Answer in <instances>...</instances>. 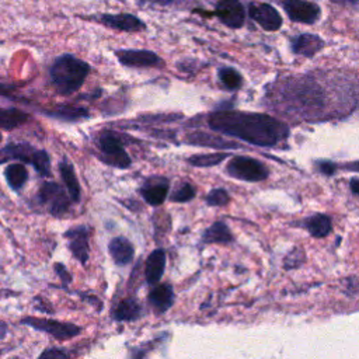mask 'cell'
Here are the masks:
<instances>
[{"mask_svg": "<svg viewBox=\"0 0 359 359\" xmlns=\"http://www.w3.org/2000/svg\"><path fill=\"white\" fill-rule=\"evenodd\" d=\"M53 268H55V272H56V275L60 278V280H62L63 285H69V283L72 282V275L67 272V269L65 268L63 264L57 262V264H55Z\"/></svg>", "mask_w": 359, "mask_h": 359, "instance_id": "obj_32", "label": "cell"}, {"mask_svg": "<svg viewBox=\"0 0 359 359\" xmlns=\"http://www.w3.org/2000/svg\"><path fill=\"white\" fill-rule=\"evenodd\" d=\"M39 203L48 206V210L53 216H62L69 210L70 198L65 189L53 181H45L38 189Z\"/></svg>", "mask_w": 359, "mask_h": 359, "instance_id": "obj_6", "label": "cell"}, {"mask_svg": "<svg viewBox=\"0 0 359 359\" xmlns=\"http://www.w3.org/2000/svg\"><path fill=\"white\" fill-rule=\"evenodd\" d=\"M4 177L8 187L14 191H20L28 180V170L22 163H13L8 164L4 170Z\"/></svg>", "mask_w": 359, "mask_h": 359, "instance_id": "obj_22", "label": "cell"}, {"mask_svg": "<svg viewBox=\"0 0 359 359\" xmlns=\"http://www.w3.org/2000/svg\"><path fill=\"white\" fill-rule=\"evenodd\" d=\"M325 46L321 36L316 34H300L292 39V52L304 57H311Z\"/></svg>", "mask_w": 359, "mask_h": 359, "instance_id": "obj_13", "label": "cell"}, {"mask_svg": "<svg viewBox=\"0 0 359 359\" xmlns=\"http://www.w3.org/2000/svg\"><path fill=\"white\" fill-rule=\"evenodd\" d=\"M219 79L229 90H238L243 84L241 74L233 67H222L219 70Z\"/></svg>", "mask_w": 359, "mask_h": 359, "instance_id": "obj_28", "label": "cell"}, {"mask_svg": "<svg viewBox=\"0 0 359 359\" xmlns=\"http://www.w3.org/2000/svg\"><path fill=\"white\" fill-rule=\"evenodd\" d=\"M115 56L121 65L128 67H160L164 65L157 53L147 49H118Z\"/></svg>", "mask_w": 359, "mask_h": 359, "instance_id": "obj_7", "label": "cell"}, {"mask_svg": "<svg viewBox=\"0 0 359 359\" xmlns=\"http://www.w3.org/2000/svg\"><path fill=\"white\" fill-rule=\"evenodd\" d=\"M108 252L116 265H126L133 259L135 248L126 237L118 236L109 241Z\"/></svg>", "mask_w": 359, "mask_h": 359, "instance_id": "obj_15", "label": "cell"}, {"mask_svg": "<svg viewBox=\"0 0 359 359\" xmlns=\"http://www.w3.org/2000/svg\"><path fill=\"white\" fill-rule=\"evenodd\" d=\"M306 229L311 237L321 238L331 233V219L324 213H316L306 220Z\"/></svg>", "mask_w": 359, "mask_h": 359, "instance_id": "obj_25", "label": "cell"}, {"mask_svg": "<svg viewBox=\"0 0 359 359\" xmlns=\"http://www.w3.org/2000/svg\"><path fill=\"white\" fill-rule=\"evenodd\" d=\"M188 142H192L195 144H202V146H208V147H238L237 143L224 140L219 136H212L208 133H194Z\"/></svg>", "mask_w": 359, "mask_h": 359, "instance_id": "obj_26", "label": "cell"}, {"mask_svg": "<svg viewBox=\"0 0 359 359\" xmlns=\"http://www.w3.org/2000/svg\"><path fill=\"white\" fill-rule=\"evenodd\" d=\"M7 331H8V327H7V324H6L4 321H1V320H0V339H3V338L6 337Z\"/></svg>", "mask_w": 359, "mask_h": 359, "instance_id": "obj_38", "label": "cell"}, {"mask_svg": "<svg viewBox=\"0 0 359 359\" xmlns=\"http://www.w3.org/2000/svg\"><path fill=\"white\" fill-rule=\"evenodd\" d=\"M59 172L62 175V180L66 185V189H67V195L70 198L72 202L77 203L80 202V198H81V191H80V184L77 181V177H76V172H74V168L73 165L65 158L59 163Z\"/></svg>", "mask_w": 359, "mask_h": 359, "instance_id": "obj_18", "label": "cell"}, {"mask_svg": "<svg viewBox=\"0 0 359 359\" xmlns=\"http://www.w3.org/2000/svg\"><path fill=\"white\" fill-rule=\"evenodd\" d=\"M230 201V195L224 188L212 189L206 196V203L209 206H224Z\"/></svg>", "mask_w": 359, "mask_h": 359, "instance_id": "obj_30", "label": "cell"}, {"mask_svg": "<svg viewBox=\"0 0 359 359\" xmlns=\"http://www.w3.org/2000/svg\"><path fill=\"white\" fill-rule=\"evenodd\" d=\"M303 261H304V252L300 248H294L293 251H290L286 255V258L283 261V266L286 269H293V268L300 266Z\"/></svg>", "mask_w": 359, "mask_h": 359, "instance_id": "obj_31", "label": "cell"}, {"mask_svg": "<svg viewBox=\"0 0 359 359\" xmlns=\"http://www.w3.org/2000/svg\"><path fill=\"white\" fill-rule=\"evenodd\" d=\"M38 149L31 146L29 143H8L4 149L0 150V163L7 160H21L22 163H28L32 165L34 158L36 156Z\"/></svg>", "mask_w": 359, "mask_h": 359, "instance_id": "obj_14", "label": "cell"}, {"mask_svg": "<svg viewBox=\"0 0 359 359\" xmlns=\"http://www.w3.org/2000/svg\"><path fill=\"white\" fill-rule=\"evenodd\" d=\"M88 73L90 65L73 55L59 56L49 70L52 84L62 95H70L80 90Z\"/></svg>", "mask_w": 359, "mask_h": 359, "instance_id": "obj_2", "label": "cell"}, {"mask_svg": "<svg viewBox=\"0 0 359 359\" xmlns=\"http://www.w3.org/2000/svg\"><path fill=\"white\" fill-rule=\"evenodd\" d=\"M283 10L287 17L294 22L314 24L321 15L318 4L307 0H283Z\"/></svg>", "mask_w": 359, "mask_h": 359, "instance_id": "obj_8", "label": "cell"}, {"mask_svg": "<svg viewBox=\"0 0 359 359\" xmlns=\"http://www.w3.org/2000/svg\"><path fill=\"white\" fill-rule=\"evenodd\" d=\"M358 182H359V180L356 178V177H353L352 180H351V191H352V194L353 195H356L358 194Z\"/></svg>", "mask_w": 359, "mask_h": 359, "instance_id": "obj_37", "label": "cell"}, {"mask_svg": "<svg viewBox=\"0 0 359 359\" xmlns=\"http://www.w3.org/2000/svg\"><path fill=\"white\" fill-rule=\"evenodd\" d=\"M194 198H195V188L189 182H181L170 196L172 202H180V203L188 202Z\"/></svg>", "mask_w": 359, "mask_h": 359, "instance_id": "obj_29", "label": "cell"}, {"mask_svg": "<svg viewBox=\"0 0 359 359\" xmlns=\"http://www.w3.org/2000/svg\"><path fill=\"white\" fill-rule=\"evenodd\" d=\"M65 237L69 240V250L74 258L86 265L88 259V227L76 226L65 233Z\"/></svg>", "mask_w": 359, "mask_h": 359, "instance_id": "obj_12", "label": "cell"}, {"mask_svg": "<svg viewBox=\"0 0 359 359\" xmlns=\"http://www.w3.org/2000/svg\"><path fill=\"white\" fill-rule=\"evenodd\" d=\"M334 4H342V6H352L356 7L358 6V0H331Z\"/></svg>", "mask_w": 359, "mask_h": 359, "instance_id": "obj_35", "label": "cell"}, {"mask_svg": "<svg viewBox=\"0 0 359 359\" xmlns=\"http://www.w3.org/2000/svg\"><path fill=\"white\" fill-rule=\"evenodd\" d=\"M208 125L215 132L262 147L275 146L289 135V128L283 122L258 112L217 111L209 115Z\"/></svg>", "mask_w": 359, "mask_h": 359, "instance_id": "obj_1", "label": "cell"}, {"mask_svg": "<svg viewBox=\"0 0 359 359\" xmlns=\"http://www.w3.org/2000/svg\"><path fill=\"white\" fill-rule=\"evenodd\" d=\"M248 14L265 31H278L283 22L278 10L268 3L252 1L248 6Z\"/></svg>", "mask_w": 359, "mask_h": 359, "instance_id": "obj_9", "label": "cell"}, {"mask_svg": "<svg viewBox=\"0 0 359 359\" xmlns=\"http://www.w3.org/2000/svg\"><path fill=\"white\" fill-rule=\"evenodd\" d=\"M98 149L101 150V160L118 168H128L132 163L129 154L123 147L121 136L112 130H102L98 135Z\"/></svg>", "mask_w": 359, "mask_h": 359, "instance_id": "obj_3", "label": "cell"}, {"mask_svg": "<svg viewBox=\"0 0 359 359\" xmlns=\"http://www.w3.org/2000/svg\"><path fill=\"white\" fill-rule=\"evenodd\" d=\"M142 316V306L133 297H126L121 300L112 310V317L115 321H135Z\"/></svg>", "mask_w": 359, "mask_h": 359, "instance_id": "obj_19", "label": "cell"}, {"mask_svg": "<svg viewBox=\"0 0 359 359\" xmlns=\"http://www.w3.org/2000/svg\"><path fill=\"white\" fill-rule=\"evenodd\" d=\"M202 241L205 244H230L234 237L224 222H215L203 231Z\"/></svg>", "mask_w": 359, "mask_h": 359, "instance_id": "obj_20", "label": "cell"}, {"mask_svg": "<svg viewBox=\"0 0 359 359\" xmlns=\"http://www.w3.org/2000/svg\"><path fill=\"white\" fill-rule=\"evenodd\" d=\"M215 15L229 28H241L245 21V8L240 0H219Z\"/></svg>", "mask_w": 359, "mask_h": 359, "instance_id": "obj_10", "label": "cell"}, {"mask_svg": "<svg viewBox=\"0 0 359 359\" xmlns=\"http://www.w3.org/2000/svg\"><path fill=\"white\" fill-rule=\"evenodd\" d=\"M49 116L67 121V122H74L80 121L84 118H88V111L84 107H77V105H57L55 109H50L46 112Z\"/></svg>", "mask_w": 359, "mask_h": 359, "instance_id": "obj_24", "label": "cell"}, {"mask_svg": "<svg viewBox=\"0 0 359 359\" xmlns=\"http://www.w3.org/2000/svg\"><path fill=\"white\" fill-rule=\"evenodd\" d=\"M21 324L28 325L36 331L46 332L56 339L65 341L73 337H77L81 332V328L72 323H62L52 318H38V317H25L21 320Z\"/></svg>", "mask_w": 359, "mask_h": 359, "instance_id": "obj_5", "label": "cell"}, {"mask_svg": "<svg viewBox=\"0 0 359 359\" xmlns=\"http://www.w3.org/2000/svg\"><path fill=\"white\" fill-rule=\"evenodd\" d=\"M39 356L41 358H69V353L60 348H49L43 351Z\"/></svg>", "mask_w": 359, "mask_h": 359, "instance_id": "obj_33", "label": "cell"}, {"mask_svg": "<svg viewBox=\"0 0 359 359\" xmlns=\"http://www.w3.org/2000/svg\"><path fill=\"white\" fill-rule=\"evenodd\" d=\"M165 269V252L164 250H154L146 259L144 265V278L149 285L157 283Z\"/></svg>", "mask_w": 359, "mask_h": 359, "instance_id": "obj_16", "label": "cell"}, {"mask_svg": "<svg viewBox=\"0 0 359 359\" xmlns=\"http://www.w3.org/2000/svg\"><path fill=\"white\" fill-rule=\"evenodd\" d=\"M1 139H3V136H1V132H0V142H1Z\"/></svg>", "mask_w": 359, "mask_h": 359, "instance_id": "obj_39", "label": "cell"}, {"mask_svg": "<svg viewBox=\"0 0 359 359\" xmlns=\"http://www.w3.org/2000/svg\"><path fill=\"white\" fill-rule=\"evenodd\" d=\"M146 3H151V4H158V6H168L171 4L174 0H142Z\"/></svg>", "mask_w": 359, "mask_h": 359, "instance_id": "obj_36", "label": "cell"}, {"mask_svg": "<svg viewBox=\"0 0 359 359\" xmlns=\"http://www.w3.org/2000/svg\"><path fill=\"white\" fill-rule=\"evenodd\" d=\"M29 115L18 108H0V128L6 130L15 129L24 125Z\"/></svg>", "mask_w": 359, "mask_h": 359, "instance_id": "obj_23", "label": "cell"}, {"mask_svg": "<svg viewBox=\"0 0 359 359\" xmlns=\"http://www.w3.org/2000/svg\"><path fill=\"white\" fill-rule=\"evenodd\" d=\"M149 302L153 306V309L161 314L164 311H167L172 303H174V290L172 286L168 283H163V285H157L156 287L151 289V292L149 293Z\"/></svg>", "mask_w": 359, "mask_h": 359, "instance_id": "obj_17", "label": "cell"}, {"mask_svg": "<svg viewBox=\"0 0 359 359\" xmlns=\"http://www.w3.org/2000/svg\"><path fill=\"white\" fill-rule=\"evenodd\" d=\"M226 171L233 178L248 182L264 181L269 175V171L261 161L245 156L231 157L226 165Z\"/></svg>", "mask_w": 359, "mask_h": 359, "instance_id": "obj_4", "label": "cell"}, {"mask_svg": "<svg viewBox=\"0 0 359 359\" xmlns=\"http://www.w3.org/2000/svg\"><path fill=\"white\" fill-rule=\"evenodd\" d=\"M226 157H230L226 153H210V154H195L187 158V163L194 167H213L224 161Z\"/></svg>", "mask_w": 359, "mask_h": 359, "instance_id": "obj_27", "label": "cell"}, {"mask_svg": "<svg viewBox=\"0 0 359 359\" xmlns=\"http://www.w3.org/2000/svg\"><path fill=\"white\" fill-rule=\"evenodd\" d=\"M95 20L108 28L125 32H139L146 29V24L137 15L129 13L100 14L95 17Z\"/></svg>", "mask_w": 359, "mask_h": 359, "instance_id": "obj_11", "label": "cell"}, {"mask_svg": "<svg viewBox=\"0 0 359 359\" xmlns=\"http://www.w3.org/2000/svg\"><path fill=\"white\" fill-rule=\"evenodd\" d=\"M318 170L325 175H332L337 171V164L331 161H318Z\"/></svg>", "mask_w": 359, "mask_h": 359, "instance_id": "obj_34", "label": "cell"}, {"mask_svg": "<svg viewBox=\"0 0 359 359\" xmlns=\"http://www.w3.org/2000/svg\"><path fill=\"white\" fill-rule=\"evenodd\" d=\"M140 195L151 206L161 205L167 195H168V182L165 180H161L154 184H147L140 188Z\"/></svg>", "mask_w": 359, "mask_h": 359, "instance_id": "obj_21", "label": "cell"}]
</instances>
